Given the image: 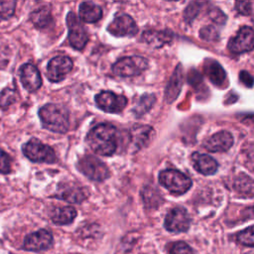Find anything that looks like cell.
<instances>
[{
	"instance_id": "cell-1",
	"label": "cell",
	"mask_w": 254,
	"mask_h": 254,
	"mask_svg": "<svg viewBox=\"0 0 254 254\" xmlns=\"http://www.w3.org/2000/svg\"><path fill=\"white\" fill-rule=\"evenodd\" d=\"M119 132L111 124L100 123L92 127L87 136L86 143L97 155L111 156L118 147Z\"/></svg>"
},
{
	"instance_id": "cell-2",
	"label": "cell",
	"mask_w": 254,
	"mask_h": 254,
	"mask_svg": "<svg viewBox=\"0 0 254 254\" xmlns=\"http://www.w3.org/2000/svg\"><path fill=\"white\" fill-rule=\"evenodd\" d=\"M39 117L43 127L52 132L64 134L69 128V113L62 104H45L39 109Z\"/></svg>"
},
{
	"instance_id": "cell-3",
	"label": "cell",
	"mask_w": 254,
	"mask_h": 254,
	"mask_svg": "<svg viewBox=\"0 0 254 254\" xmlns=\"http://www.w3.org/2000/svg\"><path fill=\"white\" fill-rule=\"evenodd\" d=\"M159 183L171 193L178 195L187 192L192 185L191 180L188 176L175 169L162 171L159 174Z\"/></svg>"
},
{
	"instance_id": "cell-4",
	"label": "cell",
	"mask_w": 254,
	"mask_h": 254,
	"mask_svg": "<svg viewBox=\"0 0 254 254\" xmlns=\"http://www.w3.org/2000/svg\"><path fill=\"white\" fill-rule=\"evenodd\" d=\"M23 154L32 162L54 164L57 162V155L53 148L42 143L38 139H31L22 147Z\"/></svg>"
},
{
	"instance_id": "cell-5",
	"label": "cell",
	"mask_w": 254,
	"mask_h": 254,
	"mask_svg": "<svg viewBox=\"0 0 254 254\" xmlns=\"http://www.w3.org/2000/svg\"><path fill=\"white\" fill-rule=\"evenodd\" d=\"M149 66L147 59L140 56L124 57L118 60L112 66L113 73L121 77H130L141 74Z\"/></svg>"
},
{
	"instance_id": "cell-6",
	"label": "cell",
	"mask_w": 254,
	"mask_h": 254,
	"mask_svg": "<svg viewBox=\"0 0 254 254\" xmlns=\"http://www.w3.org/2000/svg\"><path fill=\"white\" fill-rule=\"evenodd\" d=\"M77 169L85 177L95 182H103L110 176L106 164L91 155L80 158L77 162Z\"/></svg>"
},
{
	"instance_id": "cell-7",
	"label": "cell",
	"mask_w": 254,
	"mask_h": 254,
	"mask_svg": "<svg viewBox=\"0 0 254 254\" xmlns=\"http://www.w3.org/2000/svg\"><path fill=\"white\" fill-rule=\"evenodd\" d=\"M66 24L68 28V40L70 45L75 50H82L88 42V35L85 28L73 12H69L67 14Z\"/></svg>"
},
{
	"instance_id": "cell-8",
	"label": "cell",
	"mask_w": 254,
	"mask_h": 254,
	"mask_svg": "<svg viewBox=\"0 0 254 254\" xmlns=\"http://www.w3.org/2000/svg\"><path fill=\"white\" fill-rule=\"evenodd\" d=\"M95 103L98 108L108 113H119L127 105V98L112 91H101L95 96Z\"/></svg>"
},
{
	"instance_id": "cell-9",
	"label": "cell",
	"mask_w": 254,
	"mask_h": 254,
	"mask_svg": "<svg viewBox=\"0 0 254 254\" xmlns=\"http://www.w3.org/2000/svg\"><path fill=\"white\" fill-rule=\"evenodd\" d=\"M164 224L166 229L171 232H185L190 228V217L186 208L177 206L167 213Z\"/></svg>"
},
{
	"instance_id": "cell-10",
	"label": "cell",
	"mask_w": 254,
	"mask_h": 254,
	"mask_svg": "<svg viewBox=\"0 0 254 254\" xmlns=\"http://www.w3.org/2000/svg\"><path fill=\"white\" fill-rule=\"evenodd\" d=\"M72 65V61L68 57L57 56L49 62L46 75L52 82L62 81L71 70Z\"/></svg>"
},
{
	"instance_id": "cell-11",
	"label": "cell",
	"mask_w": 254,
	"mask_h": 254,
	"mask_svg": "<svg viewBox=\"0 0 254 254\" xmlns=\"http://www.w3.org/2000/svg\"><path fill=\"white\" fill-rule=\"evenodd\" d=\"M254 32L249 26H244L239 29L237 34L228 42V49L233 54H241L249 52L253 49Z\"/></svg>"
},
{
	"instance_id": "cell-12",
	"label": "cell",
	"mask_w": 254,
	"mask_h": 254,
	"mask_svg": "<svg viewBox=\"0 0 254 254\" xmlns=\"http://www.w3.org/2000/svg\"><path fill=\"white\" fill-rule=\"evenodd\" d=\"M107 31L116 37H132L137 34L138 27L131 16L121 14L108 25Z\"/></svg>"
},
{
	"instance_id": "cell-13",
	"label": "cell",
	"mask_w": 254,
	"mask_h": 254,
	"mask_svg": "<svg viewBox=\"0 0 254 254\" xmlns=\"http://www.w3.org/2000/svg\"><path fill=\"white\" fill-rule=\"evenodd\" d=\"M155 130L149 125L136 124L129 132L130 143L135 150L146 148L155 138Z\"/></svg>"
},
{
	"instance_id": "cell-14",
	"label": "cell",
	"mask_w": 254,
	"mask_h": 254,
	"mask_svg": "<svg viewBox=\"0 0 254 254\" xmlns=\"http://www.w3.org/2000/svg\"><path fill=\"white\" fill-rule=\"evenodd\" d=\"M53 244V235L47 229H40L25 237L24 248L28 251H42L49 249Z\"/></svg>"
},
{
	"instance_id": "cell-15",
	"label": "cell",
	"mask_w": 254,
	"mask_h": 254,
	"mask_svg": "<svg viewBox=\"0 0 254 254\" xmlns=\"http://www.w3.org/2000/svg\"><path fill=\"white\" fill-rule=\"evenodd\" d=\"M57 197L72 203H79L88 196V190L74 184H63L59 187Z\"/></svg>"
},
{
	"instance_id": "cell-16",
	"label": "cell",
	"mask_w": 254,
	"mask_h": 254,
	"mask_svg": "<svg viewBox=\"0 0 254 254\" xmlns=\"http://www.w3.org/2000/svg\"><path fill=\"white\" fill-rule=\"evenodd\" d=\"M20 79L23 86L30 92L38 90L42 85L40 71L32 64H24L20 67Z\"/></svg>"
},
{
	"instance_id": "cell-17",
	"label": "cell",
	"mask_w": 254,
	"mask_h": 254,
	"mask_svg": "<svg viewBox=\"0 0 254 254\" xmlns=\"http://www.w3.org/2000/svg\"><path fill=\"white\" fill-rule=\"evenodd\" d=\"M233 145V136L227 131H219L207 138L203 147L209 152H226Z\"/></svg>"
},
{
	"instance_id": "cell-18",
	"label": "cell",
	"mask_w": 254,
	"mask_h": 254,
	"mask_svg": "<svg viewBox=\"0 0 254 254\" xmlns=\"http://www.w3.org/2000/svg\"><path fill=\"white\" fill-rule=\"evenodd\" d=\"M191 163L198 173L205 176L213 175L218 168L217 162L212 157L197 152L191 155Z\"/></svg>"
},
{
	"instance_id": "cell-19",
	"label": "cell",
	"mask_w": 254,
	"mask_h": 254,
	"mask_svg": "<svg viewBox=\"0 0 254 254\" xmlns=\"http://www.w3.org/2000/svg\"><path fill=\"white\" fill-rule=\"evenodd\" d=\"M183 86V69L182 65L179 64L172 74L165 90V101L171 104L181 92Z\"/></svg>"
},
{
	"instance_id": "cell-20",
	"label": "cell",
	"mask_w": 254,
	"mask_h": 254,
	"mask_svg": "<svg viewBox=\"0 0 254 254\" xmlns=\"http://www.w3.org/2000/svg\"><path fill=\"white\" fill-rule=\"evenodd\" d=\"M78 15L85 23H96L102 17V10L92 2H82L78 7Z\"/></svg>"
},
{
	"instance_id": "cell-21",
	"label": "cell",
	"mask_w": 254,
	"mask_h": 254,
	"mask_svg": "<svg viewBox=\"0 0 254 254\" xmlns=\"http://www.w3.org/2000/svg\"><path fill=\"white\" fill-rule=\"evenodd\" d=\"M204 70L208 78L217 86H223L226 80V73L222 66L215 61H206Z\"/></svg>"
},
{
	"instance_id": "cell-22",
	"label": "cell",
	"mask_w": 254,
	"mask_h": 254,
	"mask_svg": "<svg viewBox=\"0 0 254 254\" xmlns=\"http://www.w3.org/2000/svg\"><path fill=\"white\" fill-rule=\"evenodd\" d=\"M76 216V210L72 206H60L56 207L52 213L51 218L54 223L64 225L73 221Z\"/></svg>"
},
{
	"instance_id": "cell-23",
	"label": "cell",
	"mask_w": 254,
	"mask_h": 254,
	"mask_svg": "<svg viewBox=\"0 0 254 254\" xmlns=\"http://www.w3.org/2000/svg\"><path fill=\"white\" fill-rule=\"evenodd\" d=\"M142 38L148 45L160 48L172 41L173 34L168 31H147Z\"/></svg>"
},
{
	"instance_id": "cell-24",
	"label": "cell",
	"mask_w": 254,
	"mask_h": 254,
	"mask_svg": "<svg viewBox=\"0 0 254 254\" xmlns=\"http://www.w3.org/2000/svg\"><path fill=\"white\" fill-rule=\"evenodd\" d=\"M30 19L32 23L39 29H43L48 27L53 20L51 9L49 6H42L34 10L31 15Z\"/></svg>"
},
{
	"instance_id": "cell-25",
	"label": "cell",
	"mask_w": 254,
	"mask_h": 254,
	"mask_svg": "<svg viewBox=\"0 0 254 254\" xmlns=\"http://www.w3.org/2000/svg\"><path fill=\"white\" fill-rule=\"evenodd\" d=\"M155 96L153 94H144L140 97V99L137 101L136 106L133 109L134 114L137 117H140L144 115L146 112H148L155 103Z\"/></svg>"
},
{
	"instance_id": "cell-26",
	"label": "cell",
	"mask_w": 254,
	"mask_h": 254,
	"mask_svg": "<svg viewBox=\"0 0 254 254\" xmlns=\"http://www.w3.org/2000/svg\"><path fill=\"white\" fill-rule=\"evenodd\" d=\"M234 189L244 195L252 196L253 194V182L252 179L246 175H240L234 183Z\"/></svg>"
},
{
	"instance_id": "cell-27",
	"label": "cell",
	"mask_w": 254,
	"mask_h": 254,
	"mask_svg": "<svg viewBox=\"0 0 254 254\" xmlns=\"http://www.w3.org/2000/svg\"><path fill=\"white\" fill-rule=\"evenodd\" d=\"M16 2L12 0H0V21L7 20L14 15Z\"/></svg>"
},
{
	"instance_id": "cell-28",
	"label": "cell",
	"mask_w": 254,
	"mask_h": 254,
	"mask_svg": "<svg viewBox=\"0 0 254 254\" xmlns=\"http://www.w3.org/2000/svg\"><path fill=\"white\" fill-rule=\"evenodd\" d=\"M236 239L239 243L246 245V246H250L252 247L254 244V239H253V226H249L248 228L240 231L237 236Z\"/></svg>"
},
{
	"instance_id": "cell-29",
	"label": "cell",
	"mask_w": 254,
	"mask_h": 254,
	"mask_svg": "<svg viewBox=\"0 0 254 254\" xmlns=\"http://www.w3.org/2000/svg\"><path fill=\"white\" fill-rule=\"evenodd\" d=\"M199 36L205 41H217L219 39V33L213 26H205L201 28Z\"/></svg>"
},
{
	"instance_id": "cell-30",
	"label": "cell",
	"mask_w": 254,
	"mask_h": 254,
	"mask_svg": "<svg viewBox=\"0 0 254 254\" xmlns=\"http://www.w3.org/2000/svg\"><path fill=\"white\" fill-rule=\"evenodd\" d=\"M15 91L11 88L4 89L0 94V107L6 108L15 101Z\"/></svg>"
},
{
	"instance_id": "cell-31",
	"label": "cell",
	"mask_w": 254,
	"mask_h": 254,
	"mask_svg": "<svg viewBox=\"0 0 254 254\" xmlns=\"http://www.w3.org/2000/svg\"><path fill=\"white\" fill-rule=\"evenodd\" d=\"M170 254H193V251L186 242L178 241L172 244Z\"/></svg>"
},
{
	"instance_id": "cell-32",
	"label": "cell",
	"mask_w": 254,
	"mask_h": 254,
	"mask_svg": "<svg viewBox=\"0 0 254 254\" xmlns=\"http://www.w3.org/2000/svg\"><path fill=\"white\" fill-rule=\"evenodd\" d=\"M208 15H209V18L211 19V21L218 25H224L227 20L226 15L217 7L210 9L208 12Z\"/></svg>"
},
{
	"instance_id": "cell-33",
	"label": "cell",
	"mask_w": 254,
	"mask_h": 254,
	"mask_svg": "<svg viewBox=\"0 0 254 254\" xmlns=\"http://www.w3.org/2000/svg\"><path fill=\"white\" fill-rule=\"evenodd\" d=\"M11 172V158L10 156L0 149V174H9Z\"/></svg>"
},
{
	"instance_id": "cell-34",
	"label": "cell",
	"mask_w": 254,
	"mask_h": 254,
	"mask_svg": "<svg viewBox=\"0 0 254 254\" xmlns=\"http://www.w3.org/2000/svg\"><path fill=\"white\" fill-rule=\"evenodd\" d=\"M199 5H200V3H198V2H192L187 7V9L185 11V19L187 22H191L196 17V15L200 9Z\"/></svg>"
},
{
	"instance_id": "cell-35",
	"label": "cell",
	"mask_w": 254,
	"mask_h": 254,
	"mask_svg": "<svg viewBox=\"0 0 254 254\" xmlns=\"http://www.w3.org/2000/svg\"><path fill=\"white\" fill-rule=\"evenodd\" d=\"M253 2L251 1H238L235 3V9L239 14L250 15L252 14Z\"/></svg>"
},
{
	"instance_id": "cell-36",
	"label": "cell",
	"mask_w": 254,
	"mask_h": 254,
	"mask_svg": "<svg viewBox=\"0 0 254 254\" xmlns=\"http://www.w3.org/2000/svg\"><path fill=\"white\" fill-rule=\"evenodd\" d=\"M239 77H240V80L243 82V84H245L247 87H252V85H253V77H252V75L248 71L242 70L240 72V74H239Z\"/></svg>"
}]
</instances>
